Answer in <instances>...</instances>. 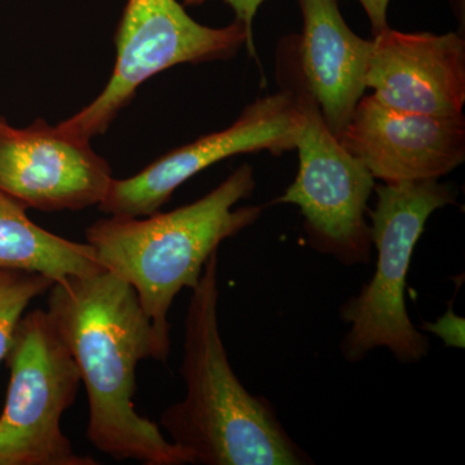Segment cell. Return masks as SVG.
I'll list each match as a JSON object with an SVG mask.
<instances>
[{"instance_id": "cell-1", "label": "cell", "mask_w": 465, "mask_h": 465, "mask_svg": "<svg viewBox=\"0 0 465 465\" xmlns=\"http://www.w3.org/2000/svg\"><path fill=\"white\" fill-rule=\"evenodd\" d=\"M47 304L87 391L92 446L116 461L192 464L158 424L134 409L137 366L162 358L133 286L108 271L66 277L52 284Z\"/></svg>"}, {"instance_id": "cell-2", "label": "cell", "mask_w": 465, "mask_h": 465, "mask_svg": "<svg viewBox=\"0 0 465 465\" xmlns=\"http://www.w3.org/2000/svg\"><path fill=\"white\" fill-rule=\"evenodd\" d=\"M191 291L180 369L185 396L166 409L159 427L191 457L192 464L313 463L284 430L272 403L251 394L232 371L217 313V251Z\"/></svg>"}, {"instance_id": "cell-3", "label": "cell", "mask_w": 465, "mask_h": 465, "mask_svg": "<svg viewBox=\"0 0 465 465\" xmlns=\"http://www.w3.org/2000/svg\"><path fill=\"white\" fill-rule=\"evenodd\" d=\"M255 188L253 168L244 163L191 204L143 217L110 216L85 231V243L99 264L136 291L154 330L162 362L170 357L168 313L174 298L197 286L204 265L223 242L262 216V206L237 207Z\"/></svg>"}, {"instance_id": "cell-4", "label": "cell", "mask_w": 465, "mask_h": 465, "mask_svg": "<svg viewBox=\"0 0 465 465\" xmlns=\"http://www.w3.org/2000/svg\"><path fill=\"white\" fill-rule=\"evenodd\" d=\"M370 211L371 241L378 251L374 275L358 295L342 305L341 318L351 329L342 356L360 362L376 348L402 363L428 356L430 344L416 329L406 308L405 290L415 246L434 211L455 202V191L440 180L379 183Z\"/></svg>"}, {"instance_id": "cell-5", "label": "cell", "mask_w": 465, "mask_h": 465, "mask_svg": "<svg viewBox=\"0 0 465 465\" xmlns=\"http://www.w3.org/2000/svg\"><path fill=\"white\" fill-rule=\"evenodd\" d=\"M5 361L9 385L0 415V465H96L75 451L61 428L82 381L47 311L24 314Z\"/></svg>"}, {"instance_id": "cell-6", "label": "cell", "mask_w": 465, "mask_h": 465, "mask_svg": "<svg viewBox=\"0 0 465 465\" xmlns=\"http://www.w3.org/2000/svg\"><path fill=\"white\" fill-rule=\"evenodd\" d=\"M253 38L240 21L208 27L193 20L177 0H128L115 33L116 58L108 84L90 105L58 127L82 140L103 134L143 82L182 64L226 60Z\"/></svg>"}, {"instance_id": "cell-7", "label": "cell", "mask_w": 465, "mask_h": 465, "mask_svg": "<svg viewBox=\"0 0 465 465\" xmlns=\"http://www.w3.org/2000/svg\"><path fill=\"white\" fill-rule=\"evenodd\" d=\"M295 92L305 116L296 143L299 173L273 203L299 207L309 246L317 252L342 265L369 264L372 241L366 213L374 176L330 131L307 88Z\"/></svg>"}, {"instance_id": "cell-8", "label": "cell", "mask_w": 465, "mask_h": 465, "mask_svg": "<svg viewBox=\"0 0 465 465\" xmlns=\"http://www.w3.org/2000/svg\"><path fill=\"white\" fill-rule=\"evenodd\" d=\"M304 112L293 90H282L251 104L240 118L219 133L167 153L128 179H113L99 204L110 216L143 217L158 213L179 186L232 155L296 149Z\"/></svg>"}, {"instance_id": "cell-9", "label": "cell", "mask_w": 465, "mask_h": 465, "mask_svg": "<svg viewBox=\"0 0 465 465\" xmlns=\"http://www.w3.org/2000/svg\"><path fill=\"white\" fill-rule=\"evenodd\" d=\"M112 182V168L88 140L41 118L16 128L0 116V192L27 210L60 213L99 206Z\"/></svg>"}, {"instance_id": "cell-10", "label": "cell", "mask_w": 465, "mask_h": 465, "mask_svg": "<svg viewBox=\"0 0 465 465\" xmlns=\"http://www.w3.org/2000/svg\"><path fill=\"white\" fill-rule=\"evenodd\" d=\"M338 139L385 183L439 180L465 158L463 115L402 112L372 96L360 100Z\"/></svg>"}, {"instance_id": "cell-11", "label": "cell", "mask_w": 465, "mask_h": 465, "mask_svg": "<svg viewBox=\"0 0 465 465\" xmlns=\"http://www.w3.org/2000/svg\"><path fill=\"white\" fill-rule=\"evenodd\" d=\"M366 87L382 105L434 116L463 115L465 42L459 34H375Z\"/></svg>"}, {"instance_id": "cell-12", "label": "cell", "mask_w": 465, "mask_h": 465, "mask_svg": "<svg viewBox=\"0 0 465 465\" xmlns=\"http://www.w3.org/2000/svg\"><path fill=\"white\" fill-rule=\"evenodd\" d=\"M302 15L299 56L304 87L316 101L324 124L342 133L366 91L371 42L345 23L339 0H298Z\"/></svg>"}, {"instance_id": "cell-13", "label": "cell", "mask_w": 465, "mask_h": 465, "mask_svg": "<svg viewBox=\"0 0 465 465\" xmlns=\"http://www.w3.org/2000/svg\"><path fill=\"white\" fill-rule=\"evenodd\" d=\"M20 202L0 192V269L47 275L56 282L105 271L88 243L36 225Z\"/></svg>"}, {"instance_id": "cell-14", "label": "cell", "mask_w": 465, "mask_h": 465, "mask_svg": "<svg viewBox=\"0 0 465 465\" xmlns=\"http://www.w3.org/2000/svg\"><path fill=\"white\" fill-rule=\"evenodd\" d=\"M54 283L47 275L0 269V362L7 357L17 324L30 302L48 292Z\"/></svg>"}, {"instance_id": "cell-15", "label": "cell", "mask_w": 465, "mask_h": 465, "mask_svg": "<svg viewBox=\"0 0 465 465\" xmlns=\"http://www.w3.org/2000/svg\"><path fill=\"white\" fill-rule=\"evenodd\" d=\"M208 0H185V5H200ZM234 11L235 20L240 21L246 27L247 32L252 36L253 18L258 14V9L264 0H223Z\"/></svg>"}, {"instance_id": "cell-16", "label": "cell", "mask_w": 465, "mask_h": 465, "mask_svg": "<svg viewBox=\"0 0 465 465\" xmlns=\"http://www.w3.org/2000/svg\"><path fill=\"white\" fill-rule=\"evenodd\" d=\"M391 0H360L363 9L371 23L372 32L375 34L382 32L388 26V7Z\"/></svg>"}]
</instances>
